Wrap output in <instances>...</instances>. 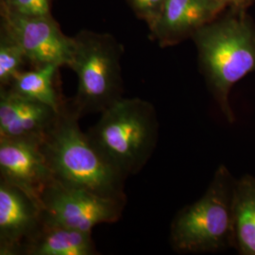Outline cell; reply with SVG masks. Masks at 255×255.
Masks as SVG:
<instances>
[{"mask_svg": "<svg viewBox=\"0 0 255 255\" xmlns=\"http://www.w3.org/2000/svg\"><path fill=\"white\" fill-rule=\"evenodd\" d=\"M69 67L78 77V90L70 104L82 118L102 113L123 98L120 59L122 46L110 34L82 30L74 36Z\"/></svg>", "mask_w": 255, "mask_h": 255, "instance_id": "5", "label": "cell"}, {"mask_svg": "<svg viewBox=\"0 0 255 255\" xmlns=\"http://www.w3.org/2000/svg\"><path fill=\"white\" fill-rule=\"evenodd\" d=\"M126 202L53 180L41 197L43 224L92 232L102 223L118 222Z\"/></svg>", "mask_w": 255, "mask_h": 255, "instance_id": "6", "label": "cell"}, {"mask_svg": "<svg viewBox=\"0 0 255 255\" xmlns=\"http://www.w3.org/2000/svg\"><path fill=\"white\" fill-rule=\"evenodd\" d=\"M192 39L210 92L223 117L234 123L231 91L237 82L255 72V23L247 9H225Z\"/></svg>", "mask_w": 255, "mask_h": 255, "instance_id": "1", "label": "cell"}, {"mask_svg": "<svg viewBox=\"0 0 255 255\" xmlns=\"http://www.w3.org/2000/svg\"><path fill=\"white\" fill-rule=\"evenodd\" d=\"M60 113L8 89L0 92V138L42 144Z\"/></svg>", "mask_w": 255, "mask_h": 255, "instance_id": "11", "label": "cell"}, {"mask_svg": "<svg viewBox=\"0 0 255 255\" xmlns=\"http://www.w3.org/2000/svg\"><path fill=\"white\" fill-rule=\"evenodd\" d=\"M43 226L42 211L26 193L0 180V255H22Z\"/></svg>", "mask_w": 255, "mask_h": 255, "instance_id": "9", "label": "cell"}, {"mask_svg": "<svg viewBox=\"0 0 255 255\" xmlns=\"http://www.w3.org/2000/svg\"><path fill=\"white\" fill-rule=\"evenodd\" d=\"M27 58L18 43L2 28L0 37V85L8 88L14 78L22 72Z\"/></svg>", "mask_w": 255, "mask_h": 255, "instance_id": "15", "label": "cell"}, {"mask_svg": "<svg viewBox=\"0 0 255 255\" xmlns=\"http://www.w3.org/2000/svg\"><path fill=\"white\" fill-rule=\"evenodd\" d=\"M128 2L137 16L145 20L150 28L160 17L165 0H128Z\"/></svg>", "mask_w": 255, "mask_h": 255, "instance_id": "17", "label": "cell"}, {"mask_svg": "<svg viewBox=\"0 0 255 255\" xmlns=\"http://www.w3.org/2000/svg\"><path fill=\"white\" fill-rule=\"evenodd\" d=\"M0 175L40 208L43 193L54 180L40 143L8 138H0Z\"/></svg>", "mask_w": 255, "mask_h": 255, "instance_id": "8", "label": "cell"}, {"mask_svg": "<svg viewBox=\"0 0 255 255\" xmlns=\"http://www.w3.org/2000/svg\"><path fill=\"white\" fill-rule=\"evenodd\" d=\"M3 29L12 37L34 67L45 64L61 66L71 63L73 37L66 36L49 15L27 16L1 8Z\"/></svg>", "mask_w": 255, "mask_h": 255, "instance_id": "7", "label": "cell"}, {"mask_svg": "<svg viewBox=\"0 0 255 255\" xmlns=\"http://www.w3.org/2000/svg\"><path fill=\"white\" fill-rule=\"evenodd\" d=\"M225 9L219 0H165L160 17L149 28L150 35L161 46H175L192 38Z\"/></svg>", "mask_w": 255, "mask_h": 255, "instance_id": "10", "label": "cell"}, {"mask_svg": "<svg viewBox=\"0 0 255 255\" xmlns=\"http://www.w3.org/2000/svg\"><path fill=\"white\" fill-rule=\"evenodd\" d=\"M1 8L27 16L50 14L51 0H2Z\"/></svg>", "mask_w": 255, "mask_h": 255, "instance_id": "16", "label": "cell"}, {"mask_svg": "<svg viewBox=\"0 0 255 255\" xmlns=\"http://www.w3.org/2000/svg\"><path fill=\"white\" fill-rule=\"evenodd\" d=\"M237 182L226 165H219L203 196L176 214L169 234L176 253L216 254L235 249Z\"/></svg>", "mask_w": 255, "mask_h": 255, "instance_id": "3", "label": "cell"}, {"mask_svg": "<svg viewBox=\"0 0 255 255\" xmlns=\"http://www.w3.org/2000/svg\"><path fill=\"white\" fill-rule=\"evenodd\" d=\"M235 250L240 255H255V177L238 179L235 199Z\"/></svg>", "mask_w": 255, "mask_h": 255, "instance_id": "14", "label": "cell"}, {"mask_svg": "<svg viewBox=\"0 0 255 255\" xmlns=\"http://www.w3.org/2000/svg\"><path fill=\"white\" fill-rule=\"evenodd\" d=\"M80 119L65 104L41 144L53 179L66 186L127 202L126 177L102 155L87 132L82 131Z\"/></svg>", "mask_w": 255, "mask_h": 255, "instance_id": "2", "label": "cell"}, {"mask_svg": "<svg viewBox=\"0 0 255 255\" xmlns=\"http://www.w3.org/2000/svg\"><path fill=\"white\" fill-rule=\"evenodd\" d=\"M101 114L87 131L92 143L124 177L139 173L158 142L154 106L139 98H121Z\"/></svg>", "mask_w": 255, "mask_h": 255, "instance_id": "4", "label": "cell"}, {"mask_svg": "<svg viewBox=\"0 0 255 255\" xmlns=\"http://www.w3.org/2000/svg\"><path fill=\"white\" fill-rule=\"evenodd\" d=\"M227 9H247L255 0H219Z\"/></svg>", "mask_w": 255, "mask_h": 255, "instance_id": "18", "label": "cell"}, {"mask_svg": "<svg viewBox=\"0 0 255 255\" xmlns=\"http://www.w3.org/2000/svg\"><path fill=\"white\" fill-rule=\"evenodd\" d=\"M22 255H96L98 250L92 238V232L43 224L27 242Z\"/></svg>", "mask_w": 255, "mask_h": 255, "instance_id": "12", "label": "cell"}, {"mask_svg": "<svg viewBox=\"0 0 255 255\" xmlns=\"http://www.w3.org/2000/svg\"><path fill=\"white\" fill-rule=\"evenodd\" d=\"M60 66L56 64H45L29 71H22L8 88L3 89H8L27 100L40 102L61 113L65 103L62 101L54 84L55 76Z\"/></svg>", "mask_w": 255, "mask_h": 255, "instance_id": "13", "label": "cell"}]
</instances>
